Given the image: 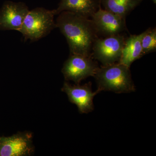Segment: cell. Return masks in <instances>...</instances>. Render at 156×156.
I'll use <instances>...</instances> for the list:
<instances>
[{
	"label": "cell",
	"instance_id": "1",
	"mask_svg": "<svg viewBox=\"0 0 156 156\" xmlns=\"http://www.w3.org/2000/svg\"><path fill=\"white\" fill-rule=\"evenodd\" d=\"M56 23L66 39L70 54L92 56V46L98 34L91 19L64 11L58 14Z\"/></svg>",
	"mask_w": 156,
	"mask_h": 156
},
{
	"label": "cell",
	"instance_id": "2",
	"mask_svg": "<svg viewBox=\"0 0 156 156\" xmlns=\"http://www.w3.org/2000/svg\"><path fill=\"white\" fill-rule=\"evenodd\" d=\"M97 90L116 93H130L135 91L130 67L117 62L99 67L94 76Z\"/></svg>",
	"mask_w": 156,
	"mask_h": 156
},
{
	"label": "cell",
	"instance_id": "3",
	"mask_svg": "<svg viewBox=\"0 0 156 156\" xmlns=\"http://www.w3.org/2000/svg\"><path fill=\"white\" fill-rule=\"evenodd\" d=\"M55 9L49 10L37 8L29 11L21 28V33L24 39L35 41L48 35L54 29L57 28L54 17Z\"/></svg>",
	"mask_w": 156,
	"mask_h": 156
},
{
	"label": "cell",
	"instance_id": "4",
	"mask_svg": "<svg viewBox=\"0 0 156 156\" xmlns=\"http://www.w3.org/2000/svg\"><path fill=\"white\" fill-rule=\"evenodd\" d=\"M126 39L122 34L98 37L92 46V58L100 62L103 66L119 62Z\"/></svg>",
	"mask_w": 156,
	"mask_h": 156
},
{
	"label": "cell",
	"instance_id": "5",
	"mask_svg": "<svg viewBox=\"0 0 156 156\" xmlns=\"http://www.w3.org/2000/svg\"><path fill=\"white\" fill-rule=\"evenodd\" d=\"M93 59L91 56L70 54L62 69L66 80L79 84L84 79L94 76L99 67Z\"/></svg>",
	"mask_w": 156,
	"mask_h": 156
},
{
	"label": "cell",
	"instance_id": "6",
	"mask_svg": "<svg viewBox=\"0 0 156 156\" xmlns=\"http://www.w3.org/2000/svg\"><path fill=\"white\" fill-rule=\"evenodd\" d=\"M32 134L20 132L11 136H0V156H27L33 154Z\"/></svg>",
	"mask_w": 156,
	"mask_h": 156
},
{
	"label": "cell",
	"instance_id": "7",
	"mask_svg": "<svg viewBox=\"0 0 156 156\" xmlns=\"http://www.w3.org/2000/svg\"><path fill=\"white\" fill-rule=\"evenodd\" d=\"M91 18L98 36L116 35L127 30L126 18L101 9V5Z\"/></svg>",
	"mask_w": 156,
	"mask_h": 156
},
{
	"label": "cell",
	"instance_id": "8",
	"mask_svg": "<svg viewBox=\"0 0 156 156\" xmlns=\"http://www.w3.org/2000/svg\"><path fill=\"white\" fill-rule=\"evenodd\" d=\"M62 91L66 93L69 100L76 105L81 114H87L94 110L93 100L94 97L100 92L96 90L93 92L91 83L80 85H72L64 82Z\"/></svg>",
	"mask_w": 156,
	"mask_h": 156
},
{
	"label": "cell",
	"instance_id": "9",
	"mask_svg": "<svg viewBox=\"0 0 156 156\" xmlns=\"http://www.w3.org/2000/svg\"><path fill=\"white\" fill-rule=\"evenodd\" d=\"M29 11L25 3L6 2L0 10V30H19Z\"/></svg>",
	"mask_w": 156,
	"mask_h": 156
},
{
	"label": "cell",
	"instance_id": "10",
	"mask_svg": "<svg viewBox=\"0 0 156 156\" xmlns=\"http://www.w3.org/2000/svg\"><path fill=\"white\" fill-rule=\"evenodd\" d=\"M100 5L98 0H61L55 11L56 15L62 11H69L89 18L92 17Z\"/></svg>",
	"mask_w": 156,
	"mask_h": 156
},
{
	"label": "cell",
	"instance_id": "11",
	"mask_svg": "<svg viewBox=\"0 0 156 156\" xmlns=\"http://www.w3.org/2000/svg\"><path fill=\"white\" fill-rule=\"evenodd\" d=\"M142 36L143 33L139 35H131L126 39L119 63L130 67L134 61L142 57Z\"/></svg>",
	"mask_w": 156,
	"mask_h": 156
},
{
	"label": "cell",
	"instance_id": "12",
	"mask_svg": "<svg viewBox=\"0 0 156 156\" xmlns=\"http://www.w3.org/2000/svg\"><path fill=\"white\" fill-rule=\"evenodd\" d=\"M143 0H99L104 9L126 18Z\"/></svg>",
	"mask_w": 156,
	"mask_h": 156
},
{
	"label": "cell",
	"instance_id": "13",
	"mask_svg": "<svg viewBox=\"0 0 156 156\" xmlns=\"http://www.w3.org/2000/svg\"><path fill=\"white\" fill-rule=\"evenodd\" d=\"M143 56L155 52L156 50V29L150 28L143 33L141 38Z\"/></svg>",
	"mask_w": 156,
	"mask_h": 156
},
{
	"label": "cell",
	"instance_id": "14",
	"mask_svg": "<svg viewBox=\"0 0 156 156\" xmlns=\"http://www.w3.org/2000/svg\"><path fill=\"white\" fill-rule=\"evenodd\" d=\"M151 1H152L153 2V3L154 4H156V0H151Z\"/></svg>",
	"mask_w": 156,
	"mask_h": 156
}]
</instances>
